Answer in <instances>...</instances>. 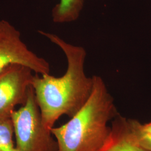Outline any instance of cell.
<instances>
[{"instance_id":"obj_1","label":"cell","mask_w":151,"mask_h":151,"mask_svg":"<svg viewBox=\"0 0 151 151\" xmlns=\"http://www.w3.org/2000/svg\"><path fill=\"white\" fill-rule=\"evenodd\" d=\"M63 51L67 62L65 74L56 77L49 74L34 76L32 86L39 108L42 122L48 129L54 127L63 115H75L86 103L93 88V76H87L84 65V48L67 43L57 35L38 30Z\"/></svg>"},{"instance_id":"obj_2","label":"cell","mask_w":151,"mask_h":151,"mask_svg":"<svg viewBox=\"0 0 151 151\" xmlns=\"http://www.w3.org/2000/svg\"><path fill=\"white\" fill-rule=\"evenodd\" d=\"M93 78V91L84 106L67 123L51 129L58 151H100L108 140V123L119 114L103 78Z\"/></svg>"},{"instance_id":"obj_3","label":"cell","mask_w":151,"mask_h":151,"mask_svg":"<svg viewBox=\"0 0 151 151\" xmlns=\"http://www.w3.org/2000/svg\"><path fill=\"white\" fill-rule=\"evenodd\" d=\"M15 144L18 151H58L57 141L51 130L42 122L32 86L26 103L11 115Z\"/></svg>"},{"instance_id":"obj_4","label":"cell","mask_w":151,"mask_h":151,"mask_svg":"<svg viewBox=\"0 0 151 151\" xmlns=\"http://www.w3.org/2000/svg\"><path fill=\"white\" fill-rule=\"evenodd\" d=\"M12 65L25 66L35 74H49L48 62L27 47L21 33L6 20H0V73Z\"/></svg>"},{"instance_id":"obj_5","label":"cell","mask_w":151,"mask_h":151,"mask_svg":"<svg viewBox=\"0 0 151 151\" xmlns=\"http://www.w3.org/2000/svg\"><path fill=\"white\" fill-rule=\"evenodd\" d=\"M32 73L25 66L12 65L0 73V119L11 118L16 106L26 103Z\"/></svg>"},{"instance_id":"obj_6","label":"cell","mask_w":151,"mask_h":151,"mask_svg":"<svg viewBox=\"0 0 151 151\" xmlns=\"http://www.w3.org/2000/svg\"><path fill=\"white\" fill-rule=\"evenodd\" d=\"M100 151H148L138 145L132 137L127 119L118 114L113 120L111 133Z\"/></svg>"},{"instance_id":"obj_7","label":"cell","mask_w":151,"mask_h":151,"mask_svg":"<svg viewBox=\"0 0 151 151\" xmlns=\"http://www.w3.org/2000/svg\"><path fill=\"white\" fill-rule=\"evenodd\" d=\"M84 0H60L52 11L53 22L69 23L77 20L83 7Z\"/></svg>"},{"instance_id":"obj_8","label":"cell","mask_w":151,"mask_h":151,"mask_svg":"<svg viewBox=\"0 0 151 151\" xmlns=\"http://www.w3.org/2000/svg\"><path fill=\"white\" fill-rule=\"evenodd\" d=\"M127 122L136 143L147 151H151V122L142 124L135 119H127Z\"/></svg>"},{"instance_id":"obj_9","label":"cell","mask_w":151,"mask_h":151,"mask_svg":"<svg viewBox=\"0 0 151 151\" xmlns=\"http://www.w3.org/2000/svg\"><path fill=\"white\" fill-rule=\"evenodd\" d=\"M14 135L11 118L0 119V151H18L13 140Z\"/></svg>"}]
</instances>
